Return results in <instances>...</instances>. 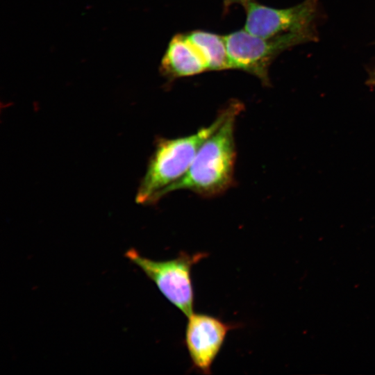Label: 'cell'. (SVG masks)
I'll return each instance as SVG.
<instances>
[{"mask_svg":"<svg viewBox=\"0 0 375 375\" xmlns=\"http://www.w3.org/2000/svg\"><path fill=\"white\" fill-rule=\"evenodd\" d=\"M204 60L208 70L231 69L224 37L203 31L185 34Z\"/></svg>","mask_w":375,"mask_h":375,"instance_id":"cell-8","label":"cell"},{"mask_svg":"<svg viewBox=\"0 0 375 375\" xmlns=\"http://www.w3.org/2000/svg\"><path fill=\"white\" fill-rule=\"evenodd\" d=\"M163 74L174 79L199 74L208 70L201 55L185 34L174 35L161 61Z\"/></svg>","mask_w":375,"mask_h":375,"instance_id":"cell-7","label":"cell"},{"mask_svg":"<svg viewBox=\"0 0 375 375\" xmlns=\"http://www.w3.org/2000/svg\"><path fill=\"white\" fill-rule=\"evenodd\" d=\"M233 324L203 313L188 317L185 344L193 367L204 374H211V366Z\"/></svg>","mask_w":375,"mask_h":375,"instance_id":"cell-6","label":"cell"},{"mask_svg":"<svg viewBox=\"0 0 375 375\" xmlns=\"http://www.w3.org/2000/svg\"><path fill=\"white\" fill-rule=\"evenodd\" d=\"M317 5V0H305L293 7L277 9L251 0L244 5L247 14L245 30L261 38L312 30Z\"/></svg>","mask_w":375,"mask_h":375,"instance_id":"cell-5","label":"cell"},{"mask_svg":"<svg viewBox=\"0 0 375 375\" xmlns=\"http://www.w3.org/2000/svg\"><path fill=\"white\" fill-rule=\"evenodd\" d=\"M229 110L228 105L208 126L195 133L175 138H158L136 194L140 204L155 203L169 187L189 169L203 142L220 126Z\"/></svg>","mask_w":375,"mask_h":375,"instance_id":"cell-2","label":"cell"},{"mask_svg":"<svg viewBox=\"0 0 375 375\" xmlns=\"http://www.w3.org/2000/svg\"><path fill=\"white\" fill-rule=\"evenodd\" d=\"M312 30L288 32L269 38L250 34L246 30L224 36L231 69H240L269 83L268 69L272 60L282 51L310 41Z\"/></svg>","mask_w":375,"mask_h":375,"instance_id":"cell-3","label":"cell"},{"mask_svg":"<svg viewBox=\"0 0 375 375\" xmlns=\"http://www.w3.org/2000/svg\"><path fill=\"white\" fill-rule=\"evenodd\" d=\"M228 106L225 119L203 142L186 173L167 188L165 196L187 190L203 197H212L233 185L236 156L235 123L243 106L238 101Z\"/></svg>","mask_w":375,"mask_h":375,"instance_id":"cell-1","label":"cell"},{"mask_svg":"<svg viewBox=\"0 0 375 375\" xmlns=\"http://www.w3.org/2000/svg\"><path fill=\"white\" fill-rule=\"evenodd\" d=\"M126 256L156 285L164 297L188 317L193 313L192 266L208 256L206 252L189 254L182 251L173 259L153 260L131 249Z\"/></svg>","mask_w":375,"mask_h":375,"instance_id":"cell-4","label":"cell"},{"mask_svg":"<svg viewBox=\"0 0 375 375\" xmlns=\"http://www.w3.org/2000/svg\"><path fill=\"white\" fill-rule=\"evenodd\" d=\"M223 1H224V4L226 6H229L231 4L236 3H242L243 5H244L245 3H247L251 0H223Z\"/></svg>","mask_w":375,"mask_h":375,"instance_id":"cell-9","label":"cell"}]
</instances>
